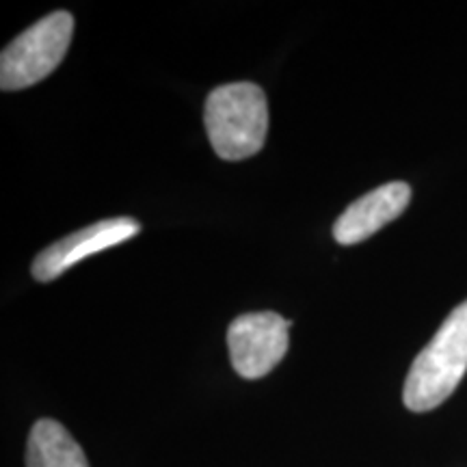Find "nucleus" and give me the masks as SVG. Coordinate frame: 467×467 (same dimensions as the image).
Instances as JSON below:
<instances>
[{
    "mask_svg": "<svg viewBox=\"0 0 467 467\" xmlns=\"http://www.w3.org/2000/svg\"><path fill=\"white\" fill-rule=\"evenodd\" d=\"M467 372V301L443 320L433 340L413 359L402 389L405 407L431 411L451 399Z\"/></svg>",
    "mask_w": 467,
    "mask_h": 467,
    "instance_id": "nucleus-1",
    "label": "nucleus"
},
{
    "mask_svg": "<svg viewBox=\"0 0 467 467\" xmlns=\"http://www.w3.org/2000/svg\"><path fill=\"white\" fill-rule=\"evenodd\" d=\"M290 320L275 312H254L234 318L227 348L234 370L243 379H262L288 353Z\"/></svg>",
    "mask_w": 467,
    "mask_h": 467,
    "instance_id": "nucleus-4",
    "label": "nucleus"
},
{
    "mask_svg": "<svg viewBox=\"0 0 467 467\" xmlns=\"http://www.w3.org/2000/svg\"><path fill=\"white\" fill-rule=\"evenodd\" d=\"M26 467H89L83 448L57 420H39L28 435Z\"/></svg>",
    "mask_w": 467,
    "mask_h": 467,
    "instance_id": "nucleus-7",
    "label": "nucleus"
},
{
    "mask_svg": "<svg viewBox=\"0 0 467 467\" xmlns=\"http://www.w3.org/2000/svg\"><path fill=\"white\" fill-rule=\"evenodd\" d=\"M74 33V16L67 11H55L31 28L0 55V87L3 91L26 89L61 66Z\"/></svg>",
    "mask_w": 467,
    "mask_h": 467,
    "instance_id": "nucleus-3",
    "label": "nucleus"
},
{
    "mask_svg": "<svg viewBox=\"0 0 467 467\" xmlns=\"http://www.w3.org/2000/svg\"><path fill=\"white\" fill-rule=\"evenodd\" d=\"M203 124L214 154L244 161L265 148L268 132L266 93L254 83H230L210 91Z\"/></svg>",
    "mask_w": 467,
    "mask_h": 467,
    "instance_id": "nucleus-2",
    "label": "nucleus"
},
{
    "mask_svg": "<svg viewBox=\"0 0 467 467\" xmlns=\"http://www.w3.org/2000/svg\"><path fill=\"white\" fill-rule=\"evenodd\" d=\"M141 230V223L132 217H115L104 219L98 223L87 225L83 230L67 234L61 241L52 243L50 247L39 251L35 255L31 273L37 282H52L58 275L72 268L76 262L89 258L93 254L115 247V244L126 243L134 238Z\"/></svg>",
    "mask_w": 467,
    "mask_h": 467,
    "instance_id": "nucleus-5",
    "label": "nucleus"
},
{
    "mask_svg": "<svg viewBox=\"0 0 467 467\" xmlns=\"http://www.w3.org/2000/svg\"><path fill=\"white\" fill-rule=\"evenodd\" d=\"M411 202V186L388 182L355 200L334 223V238L340 244H358L381 227L392 223Z\"/></svg>",
    "mask_w": 467,
    "mask_h": 467,
    "instance_id": "nucleus-6",
    "label": "nucleus"
}]
</instances>
